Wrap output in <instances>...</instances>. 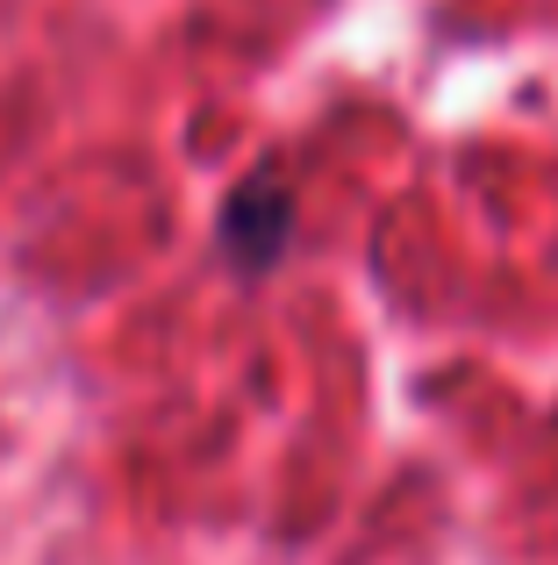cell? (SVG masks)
Here are the masks:
<instances>
[{"mask_svg": "<svg viewBox=\"0 0 558 565\" xmlns=\"http://www.w3.org/2000/svg\"><path fill=\"white\" fill-rule=\"evenodd\" d=\"M287 230H293L287 186L251 180L244 193H229V207H223V250L244 265V273H266L279 250H287Z\"/></svg>", "mask_w": 558, "mask_h": 565, "instance_id": "1", "label": "cell"}]
</instances>
